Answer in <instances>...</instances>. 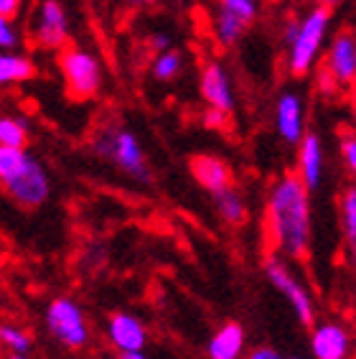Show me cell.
<instances>
[{
	"label": "cell",
	"mask_w": 356,
	"mask_h": 359,
	"mask_svg": "<svg viewBox=\"0 0 356 359\" xmlns=\"http://www.w3.org/2000/svg\"><path fill=\"white\" fill-rule=\"evenodd\" d=\"M265 229L270 248L282 257L308 255L310 189L298 173H282L270 184L265 199Z\"/></svg>",
	"instance_id": "1"
},
{
	"label": "cell",
	"mask_w": 356,
	"mask_h": 359,
	"mask_svg": "<svg viewBox=\"0 0 356 359\" xmlns=\"http://www.w3.org/2000/svg\"><path fill=\"white\" fill-rule=\"evenodd\" d=\"M92 151L100 158L115 163L125 176H130L137 184H148L151 181V168L145 161L143 145L130 128L123 125H107L92 138Z\"/></svg>",
	"instance_id": "2"
},
{
	"label": "cell",
	"mask_w": 356,
	"mask_h": 359,
	"mask_svg": "<svg viewBox=\"0 0 356 359\" xmlns=\"http://www.w3.org/2000/svg\"><path fill=\"white\" fill-rule=\"evenodd\" d=\"M331 26V8L315 6L298 26V34L288 43V72L293 76H306L315 69V59L321 54Z\"/></svg>",
	"instance_id": "3"
},
{
	"label": "cell",
	"mask_w": 356,
	"mask_h": 359,
	"mask_svg": "<svg viewBox=\"0 0 356 359\" xmlns=\"http://www.w3.org/2000/svg\"><path fill=\"white\" fill-rule=\"evenodd\" d=\"M59 69H62L67 92L74 100H89L102 87V67L87 48L64 46L59 56Z\"/></svg>",
	"instance_id": "4"
},
{
	"label": "cell",
	"mask_w": 356,
	"mask_h": 359,
	"mask_svg": "<svg viewBox=\"0 0 356 359\" xmlns=\"http://www.w3.org/2000/svg\"><path fill=\"white\" fill-rule=\"evenodd\" d=\"M0 181H3V189H6L8 196L23 209L41 207L43 201L48 199V194H51V181H48L46 168L31 153H26L21 166L15 168L11 176H6V179Z\"/></svg>",
	"instance_id": "5"
},
{
	"label": "cell",
	"mask_w": 356,
	"mask_h": 359,
	"mask_svg": "<svg viewBox=\"0 0 356 359\" xmlns=\"http://www.w3.org/2000/svg\"><path fill=\"white\" fill-rule=\"evenodd\" d=\"M46 329L51 332V337L59 339L64 346L71 349H82L89 341V329L84 311L79 309L74 298L59 296L54 298L46 309Z\"/></svg>",
	"instance_id": "6"
},
{
	"label": "cell",
	"mask_w": 356,
	"mask_h": 359,
	"mask_svg": "<svg viewBox=\"0 0 356 359\" xmlns=\"http://www.w3.org/2000/svg\"><path fill=\"white\" fill-rule=\"evenodd\" d=\"M265 276L275 288L280 290L282 296L288 298V304H290V309H293L295 316H298V321H301L303 326H313V321H315L313 298H310L308 290L301 285V280L290 273L288 265L282 263L280 257H267Z\"/></svg>",
	"instance_id": "7"
},
{
	"label": "cell",
	"mask_w": 356,
	"mask_h": 359,
	"mask_svg": "<svg viewBox=\"0 0 356 359\" xmlns=\"http://www.w3.org/2000/svg\"><path fill=\"white\" fill-rule=\"evenodd\" d=\"M34 39L41 48H64L69 39V15L59 0H41L34 21Z\"/></svg>",
	"instance_id": "8"
},
{
	"label": "cell",
	"mask_w": 356,
	"mask_h": 359,
	"mask_svg": "<svg viewBox=\"0 0 356 359\" xmlns=\"http://www.w3.org/2000/svg\"><path fill=\"white\" fill-rule=\"evenodd\" d=\"M201 97L209 107H217V110H224L232 115L234 107H237V97H234L232 79L226 74V69L219 62H206L204 69H201Z\"/></svg>",
	"instance_id": "9"
},
{
	"label": "cell",
	"mask_w": 356,
	"mask_h": 359,
	"mask_svg": "<svg viewBox=\"0 0 356 359\" xmlns=\"http://www.w3.org/2000/svg\"><path fill=\"white\" fill-rule=\"evenodd\" d=\"M275 130L288 145H298L306 135V112L298 92H282L275 102Z\"/></svg>",
	"instance_id": "10"
},
{
	"label": "cell",
	"mask_w": 356,
	"mask_h": 359,
	"mask_svg": "<svg viewBox=\"0 0 356 359\" xmlns=\"http://www.w3.org/2000/svg\"><path fill=\"white\" fill-rule=\"evenodd\" d=\"M336 82L341 87H351L356 79V34L341 31L334 36L329 51H326V64H323Z\"/></svg>",
	"instance_id": "11"
},
{
	"label": "cell",
	"mask_w": 356,
	"mask_h": 359,
	"mask_svg": "<svg viewBox=\"0 0 356 359\" xmlns=\"http://www.w3.org/2000/svg\"><path fill=\"white\" fill-rule=\"evenodd\" d=\"M310 352L315 359H346L351 352V334L346 326L326 321L310 332Z\"/></svg>",
	"instance_id": "12"
},
{
	"label": "cell",
	"mask_w": 356,
	"mask_h": 359,
	"mask_svg": "<svg viewBox=\"0 0 356 359\" xmlns=\"http://www.w3.org/2000/svg\"><path fill=\"white\" fill-rule=\"evenodd\" d=\"M107 339H110V344L120 354L143 352L148 334H145V326L140 324L137 316H132V313H115L107 321Z\"/></svg>",
	"instance_id": "13"
},
{
	"label": "cell",
	"mask_w": 356,
	"mask_h": 359,
	"mask_svg": "<svg viewBox=\"0 0 356 359\" xmlns=\"http://www.w3.org/2000/svg\"><path fill=\"white\" fill-rule=\"evenodd\" d=\"M298 176L303 179V184L315 191L323 181V143L318 133H306L303 140L298 145Z\"/></svg>",
	"instance_id": "14"
},
{
	"label": "cell",
	"mask_w": 356,
	"mask_h": 359,
	"mask_svg": "<svg viewBox=\"0 0 356 359\" xmlns=\"http://www.w3.org/2000/svg\"><path fill=\"white\" fill-rule=\"evenodd\" d=\"M191 173H193V179L212 194L232 187V171H229V166H226L221 158H217V156H196V158L191 161Z\"/></svg>",
	"instance_id": "15"
},
{
	"label": "cell",
	"mask_w": 356,
	"mask_h": 359,
	"mask_svg": "<svg viewBox=\"0 0 356 359\" xmlns=\"http://www.w3.org/2000/svg\"><path fill=\"white\" fill-rule=\"evenodd\" d=\"M245 329L229 321L209 339L206 354H209V359H240L242 352H245Z\"/></svg>",
	"instance_id": "16"
},
{
	"label": "cell",
	"mask_w": 356,
	"mask_h": 359,
	"mask_svg": "<svg viewBox=\"0 0 356 359\" xmlns=\"http://www.w3.org/2000/svg\"><path fill=\"white\" fill-rule=\"evenodd\" d=\"M34 76H36V64L31 56L3 51V56H0V84H3V87L28 82V79H34Z\"/></svg>",
	"instance_id": "17"
},
{
	"label": "cell",
	"mask_w": 356,
	"mask_h": 359,
	"mask_svg": "<svg viewBox=\"0 0 356 359\" xmlns=\"http://www.w3.org/2000/svg\"><path fill=\"white\" fill-rule=\"evenodd\" d=\"M338 212H341V229H343V242H346V252H349L351 263L356 265V184H351L341 194Z\"/></svg>",
	"instance_id": "18"
},
{
	"label": "cell",
	"mask_w": 356,
	"mask_h": 359,
	"mask_svg": "<svg viewBox=\"0 0 356 359\" xmlns=\"http://www.w3.org/2000/svg\"><path fill=\"white\" fill-rule=\"evenodd\" d=\"M212 196H214V207H217V212H219V217L226 224H242L247 219L245 199H242V194L234 187L221 189V191L212 194Z\"/></svg>",
	"instance_id": "19"
},
{
	"label": "cell",
	"mask_w": 356,
	"mask_h": 359,
	"mask_svg": "<svg viewBox=\"0 0 356 359\" xmlns=\"http://www.w3.org/2000/svg\"><path fill=\"white\" fill-rule=\"evenodd\" d=\"M247 31V26L242 21H237L234 15L224 13L221 8H217V13H214V36H217V41L221 43L224 48L234 46V43L240 41L242 34Z\"/></svg>",
	"instance_id": "20"
},
{
	"label": "cell",
	"mask_w": 356,
	"mask_h": 359,
	"mask_svg": "<svg viewBox=\"0 0 356 359\" xmlns=\"http://www.w3.org/2000/svg\"><path fill=\"white\" fill-rule=\"evenodd\" d=\"M181 69H184V56L176 48H168V51L156 54V59L151 64V74L158 82H173L181 74Z\"/></svg>",
	"instance_id": "21"
},
{
	"label": "cell",
	"mask_w": 356,
	"mask_h": 359,
	"mask_svg": "<svg viewBox=\"0 0 356 359\" xmlns=\"http://www.w3.org/2000/svg\"><path fill=\"white\" fill-rule=\"evenodd\" d=\"M28 143V123L15 115L0 118V145L8 148H26Z\"/></svg>",
	"instance_id": "22"
},
{
	"label": "cell",
	"mask_w": 356,
	"mask_h": 359,
	"mask_svg": "<svg viewBox=\"0 0 356 359\" xmlns=\"http://www.w3.org/2000/svg\"><path fill=\"white\" fill-rule=\"evenodd\" d=\"M224 13L234 15L237 21H242L247 28L252 26L257 18V0H219V6Z\"/></svg>",
	"instance_id": "23"
},
{
	"label": "cell",
	"mask_w": 356,
	"mask_h": 359,
	"mask_svg": "<svg viewBox=\"0 0 356 359\" xmlns=\"http://www.w3.org/2000/svg\"><path fill=\"white\" fill-rule=\"evenodd\" d=\"M0 341H3V346L11 349L13 354H26L28 349H31V337H28L23 329L11 326V324L0 326Z\"/></svg>",
	"instance_id": "24"
},
{
	"label": "cell",
	"mask_w": 356,
	"mask_h": 359,
	"mask_svg": "<svg viewBox=\"0 0 356 359\" xmlns=\"http://www.w3.org/2000/svg\"><path fill=\"white\" fill-rule=\"evenodd\" d=\"M341 158L346 171L356 176V133H349L341 138Z\"/></svg>",
	"instance_id": "25"
},
{
	"label": "cell",
	"mask_w": 356,
	"mask_h": 359,
	"mask_svg": "<svg viewBox=\"0 0 356 359\" xmlns=\"http://www.w3.org/2000/svg\"><path fill=\"white\" fill-rule=\"evenodd\" d=\"M0 46L3 51H13L18 46V31H15L13 21H0Z\"/></svg>",
	"instance_id": "26"
},
{
	"label": "cell",
	"mask_w": 356,
	"mask_h": 359,
	"mask_svg": "<svg viewBox=\"0 0 356 359\" xmlns=\"http://www.w3.org/2000/svg\"><path fill=\"white\" fill-rule=\"evenodd\" d=\"M315 82H318V90L323 95H336V90H341V84L336 82V76L326 67H321V69L315 72Z\"/></svg>",
	"instance_id": "27"
},
{
	"label": "cell",
	"mask_w": 356,
	"mask_h": 359,
	"mask_svg": "<svg viewBox=\"0 0 356 359\" xmlns=\"http://www.w3.org/2000/svg\"><path fill=\"white\" fill-rule=\"evenodd\" d=\"M145 43H148V48L151 51H156V54H160V51H168V48H173V41L171 36L163 34V31H153L148 39H145Z\"/></svg>",
	"instance_id": "28"
},
{
	"label": "cell",
	"mask_w": 356,
	"mask_h": 359,
	"mask_svg": "<svg viewBox=\"0 0 356 359\" xmlns=\"http://www.w3.org/2000/svg\"><path fill=\"white\" fill-rule=\"evenodd\" d=\"M226 120H229V112L217 110V107H206V112H204V125H206V128L221 130V128L226 125Z\"/></svg>",
	"instance_id": "29"
},
{
	"label": "cell",
	"mask_w": 356,
	"mask_h": 359,
	"mask_svg": "<svg viewBox=\"0 0 356 359\" xmlns=\"http://www.w3.org/2000/svg\"><path fill=\"white\" fill-rule=\"evenodd\" d=\"M21 6L23 0H0V21H13Z\"/></svg>",
	"instance_id": "30"
},
{
	"label": "cell",
	"mask_w": 356,
	"mask_h": 359,
	"mask_svg": "<svg viewBox=\"0 0 356 359\" xmlns=\"http://www.w3.org/2000/svg\"><path fill=\"white\" fill-rule=\"evenodd\" d=\"M247 359H282V357L275 349H270V346H260V349H254Z\"/></svg>",
	"instance_id": "31"
},
{
	"label": "cell",
	"mask_w": 356,
	"mask_h": 359,
	"mask_svg": "<svg viewBox=\"0 0 356 359\" xmlns=\"http://www.w3.org/2000/svg\"><path fill=\"white\" fill-rule=\"evenodd\" d=\"M123 359H148V357H145L143 352H125Z\"/></svg>",
	"instance_id": "32"
},
{
	"label": "cell",
	"mask_w": 356,
	"mask_h": 359,
	"mask_svg": "<svg viewBox=\"0 0 356 359\" xmlns=\"http://www.w3.org/2000/svg\"><path fill=\"white\" fill-rule=\"evenodd\" d=\"M315 6H326V8H331V6H338L341 0H313Z\"/></svg>",
	"instance_id": "33"
},
{
	"label": "cell",
	"mask_w": 356,
	"mask_h": 359,
	"mask_svg": "<svg viewBox=\"0 0 356 359\" xmlns=\"http://www.w3.org/2000/svg\"><path fill=\"white\" fill-rule=\"evenodd\" d=\"M125 3H130V6H148L153 0H125Z\"/></svg>",
	"instance_id": "34"
},
{
	"label": "cell",
	"mask_w": 356,
	"mask_h": 359,
	"mask_svg": "<svg viewBox=\"0 0 356 359\" xmlns=\"http://www.w3.org/2000/svg\"><path fill=\"white\" fill-rule=\"evenodd\" d=\"M351 102H354V107H356V79H354V84H351Z\"/></svg>",
	"instance_id": "35"
},
{
	"label": "cell",
	"mask_w": 356,
	"mask_h": 359,
	"mask_svg": "<svg viewBox=\"0 0 356 359\" xmlns=\"http://www.w3.org/2000/svg\"><path fill=\"white\" fill-rule=\"evenodd\" d=\"M8 359H28V357H26V354H11Z\"/></svg>",
	"instance_id": "36"
},
{
	"label": "cell",
	"mask_w": 356,
	"mask_h": 359,
	"mask_svg": "<svg viewBox=\"0 0 356 359\" xmlns=\"http://www.w3.org/2000/svg\"><path fill=\"white\" fill-rule=\"evenodd\" d=\"M288 359H301V357H288Z\"/></svg>",
	"instance_id": "37"
},
{
	"label": "cell",
	"mask_w": 356,
	"mask_h": 359,
	"mask_svg": "<svg viewBox=\"0 0 356 359\" xmlns=\"http://www.w3.org/2000/svg\"><path fill=\"white\" fill-rule=\"evenodd\" d=\"M354 123H356V112H354Z\"/></svg>",
	"instance_id": "38"
}]
</instances>
